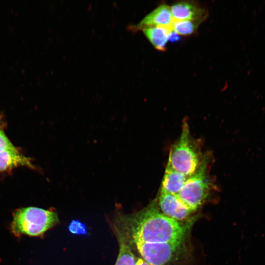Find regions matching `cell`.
<instances>
[{
    "mask_svg": "<svg viewBox=\"0 0 265 265\" xmlns=\"http://www.w3.org/2000/svg\"><path fill=\"white\" fill-rule=\"evenodd\" d=\"M123 221L124 231L133 242H168L184 239L186 228L160 212L155 202L135 214L125 216Z\"/></svg>",
    "mask_w": 265,
    "mask_h": 265,
    "instance_id": "6da1fadb",
    "label": "cell"
},
{
    "mask_svg": "<svg viewBox=\"0 0 265 265\" xmlns=\"http://www.w3.org/2000/svg\"><path fill=\"white\" fill-rule=\"evenodd\" d=\"M204 155L200 144L192 136L187 122H183L180 137L169 151L168 163L176 171L190 176L200 165Z\"/></svg>",
    "mask_w": 265,
    "mask_h": 265,
    "instance_id": "7a4b0ae2",
    "label": "cell"
},
{
    "mask_svg": "<svg viewBox=\"0 0 265 265\" xmlns=\"http://www.w3.org/2000/svg\"><path fill=\"white\" fill-rule=\"evenodd\" d=\"M58 221L57 213L52 210L33 207L22 208L13 212L11 232L16 236H39Z\"/></svg>",
    "mask_w": 265,
    "mask_h": 265,
    "instance_id": "3957f363",
    "label": "cell"
},
{
    "mask_svg": "<svg viewBox=\"0 0 265 265\" xmlns=\"http://www.w3.org/2000/svg\"><path fill=\"white\" fill-rule=\"evenodd\" d=\"M210 157L204 155L202 162L177 195L192 212L195 211L208 196L212 186L210 175Z\"/></svg>",
    "mask_w": 265,
    "mask_h": 265,
    "instance_id": "277c9868",
    "label": "cell"
},
{
    "mask_svg": "<svg viewBox=\"0 0 265 265\" xmlns=\"http://www.w3.org/2000/svg\"><path fill=\"white\" fill-rule=\"evenodd\" d=\"M183 240L168 242L134 241L142 259L149 265H169L181 252Z\"/></svg>",
    "mask_w": 265,
    "mask_h": 265,
    "instance_id": "5b68a950",
    "label": "cell"
},
{
    "mask_svg": "<svg viewBox=\"0 0 265 265\" xmlns=\"http://www.w3.org/2000/svg\"><path fill=\"white\" fill-rule=\"evenodd\" d=\"M158 204L163 214L176 221L186 218L192 212L177 195L161 190Z\"/></svg>",
    "mask_w": 265,
    "mask_h": 265,
    "instance_id": "8992f818",
    "label": "cell"
},
{
    "mask_svg": "<svg viewBox=\"0 0 265 265\" xmlns=\"http://www.w3.org/2000/svg\"><path fill=\"white\" fill-rule=\"evenodd\" d=\"M173 21L203 22L208 16L206 10L193 1H181L170 6Z\"/></svg>",
    "mask_w": 265,
    "mask_h": 265,
    "instance_id": "52a82bcc",
    "label": "cell"
},
{
    "mask_svg": "<svg viewBox=\"0 0 265 265\" xmlns=\"http://www.w3.org/2000/svg\"><path fill=\"white\" fill-rule=\"evenodd\" d=\"M173 22L170 6L163 4L146 15L137 24L133 26L136 30L158 26H168Z\"/></svg>",
    "mask_w": 265,
    "mask_h": 265,
    "instance_id": "ba28073f",
    "label": "cell"
},
{
    "mask_svg": "<svg viewBox=\"0 0 265 265\" xmlns=\"http://www.w3.org/2000/svg\"><path fill=\"white\" fill-rule=\"evenodd\" d=\"M189 176L176 171L167 163L162 180L160 190L177 195Z\"/></svg>",
    "mask_w": 265,
    "mask_h": 265,
    "instance_id": "9c48e42d",
    "label": "cell"
},
{
    "mask_svg": "<svg viewBox=\"0 0 265 265\" xmlns=\"http://www.w3.org/2000/svg\"><path fill=\"white\" fill-rule=\"evenodd\" d=\"M153 47L159 51H165L170 35L173 31L172 25L147 27L142 29Z\"/></svg>",
    "mask_w": 265,
    "mask_h": 265,
    "instance_id": "30bf717a",
    "label": "cell"
},
{
    "mask_svg": "<svg viewBox=\"0 0 265 265\" xmlns=\"http://www.w3.org/2000/svg\"><path fill=\"white\" fill-rule=\"evenodd\" d=\"M20 165L33 167L29 159L21 155L17 150H7L0 153V172Z\"/></svg>",
    "mask_w": 265,
    "mask_h": 265,
    "instance_id": "8fae6325",
    "label": "cell"
},
{
    "mask_svg": "<svg viewBox=\"0 0 265 265\" xmlns=\"http://www.w3.org/2000/svg\"><path fill=\"white\" fill-rule=\"evenodd\" d=\"M119 252L115 265H136L135 257L126 242V239L121 234H119Z\"/></svg>",
    "mask_w": 265,
    "mask_h": 265,
    "instance_id": "7c38bea8",
    "label": "cell"
},
{
    "mask_svg": "<svg viewBox=\"0 0 265 265\" xmlns=\"http://www.w3.org/2000/svg\"><path fill=\"white\" fill-rule=\"evenodd\" d=\"M202 22L199 21H173L172 27L178 35L188 36L195 32Z\"/></svg>",
    "mask_w": 265,
    "mask_h": 265,
    "instance_id": "4fadbf2b",
    "label": "cell"
},
{
    "mask_svg": "<svg viewBox=\"0 0 265 265\" xmlns=\"http://www.w3.org/2000/svg\"><path fill=\"white\" fill-rule=\"evenodd\" d=\"M70 233L75 235H86L87 233L86 226L78 220H73L68 226Z\"/></svg>",
    "mask_w": 265,
    "mask_h": 265,
    "instance_id": "5bb4252c",
    "label": "cell"
},
{
    "mask_svg": "<svg viewBox=\"0 0 265 265\" xmlns=\"http://www.w3.org/2000/svg\"><path fill=\"white\" fill-rule=\"evenodd\" d=\"M16 148L0 129V153L7 150H16Z\"/></svg>",
    "mask_w": 265,
    "mask_h": 265,
    "instance_id": "9a60e30c",
    "label": "cell"
},
{
    "mask_svg": "<svg viewBox=\"0 0 265 265\" xmlns=\"http://www.w3.org/2000/svg\"><path fill=\"white\" fill-rule=\"evenodd\" d=\"M136 265H149L142 258H136Z\"/></svg>",
    "mask_w": 265,
    "mask_h": 265,
    "instance_id": "2e32d148",
    "label": "cell"
}]
</instances>
